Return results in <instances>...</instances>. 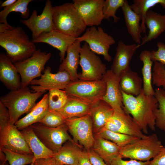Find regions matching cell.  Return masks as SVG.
Listing matches in <instances>:
<instances>
[{
	"mask_svg": "<svg viewBox=\"0 0 165 165\" xmlns=\"http://www.w3.org/2000/svg\"><path fill=\"white\" fill-rule=\"evenodd\" d=\"M120 90L125 112L132 115L133 120L143 133L148 134V128L155 131L154 112L158 108V103L155 96L146 95L143 88L136 97L126 94Z\"/></svg>",
	"mask_w": 165,
	"mask_h": 165,
	"instance_id": "6da1fadb",
	"label": "cell"
},
{
	"mask_svg": "<svg viewBox=\"0 0 165 165\" xmlns=\"http://www.w3.org/2000/svg\"><path fill=\"white\" fill-rule=\"evenodd\" d=\"M0 46L13 63L30 57L37 50L35 43L20 26H12L0 32Z\"/></svg>",
	"mask_w": 165,
	"mask_h": 165,
	"instance_id": "7a4b0ae2",
	"label": "cell"
},
{
	"mask_svg": "<svg viewBox=\"0 0 165 165\" xmlns=\"http://www.w3.org/2000/svg\"><path fill=\"white\" fill-rule=\"evenodd\" d=\"M45 92L32 93L28 86L21 87L1 96L0 102L7 109L10 122L15 124L21 116L31 111L37 100Z\"/></svg>",
	"mask_w": 165,
	"mask_h": 165,
	"instance_id": "3957f363",
	"label": "cell"
},
{
	"mask_svg": "<svg viewBox=\"0 0 165 165\" xmlns=\"http://www.w3.org/2000/svg\"><path fill=\"white\" fill-rule=\"evenodd\" d=\"M53 19L54 30L76 38L86 27L72 3L53 7Z\"/></svg>",
	"mask_w": 165,
	"mask_h": 165,
	"instance_id": "277c9868",
	"label": "cell"
},
{
	"mask_svg": "<svg viewBox=\"0 0 165 165\" xmlns=\"http://www.w3.org/2000/svg\"><path fill=\"white\" fill-rule=\"evenodd\" d=\"M0 148L21 154H33L15 124L11 123L7 109L0 102Z\"/></svg>",
	"mask_w": 165,
	"mask_h": 165,
	"instance_id": "5b68a950",
	"label": "cell"
},
{
	"mask_svg": "<svg viewBox=\"0 0 165 165\" xmlns=\"http://www.w3.org/2000/svg\"><path fill=\"white\" fill-rule=\"evenodd\" d=\"M164 147L156 134H152L120 148L119 155L141 161H150L159 153Z\"/></svg>",
	"mask_w": 165,
	"mask_h": 165,
	"instance_id": "8992f818",
	"label": "cell"
},
{
	"mask_svg": "<svg viewBox=\"0 0 165 165\" xmlns=\"http://www.w3.org/2000/svg\"><path fill=\"white\" fill-rule=\"evenodd\" d=\"M68 96L80 98L93 105L102 100L106 90L102 79L98 81L79 80L71 83L64 90Z\"/></svg>",
	"mask_w": 165,
	"mask_h": 165,
	"instance_id": "52a82bcc",
	"label": "cell"
},
{
	"mask_svg": "<svg viewBox=\"0 0 165 165\" xmlns=\"http://www.w3.org/2000/svg\"><path fill=\"white\" fill-rule=\"evenodd\" d=\"M52 56L50 53L37 50L30 57L14 63L21 78V87L27 86L35 78L41 76L44 67Z\"/></svg>",
	"mask_w": 165,
	"mask_h": 165,
	"instance_id": "ba28073f",
	"label": "cell"
},
{
	"mask_svg": "<svg viewBox=\"0 0 165 165\" xmlns=\"http://www.w3.org/2000/svg\"><path fill=\"white\" fill-rule=\"evenodd\" d=\"M79 64L82 71L78 74L79 80L98 81L102 79L107 71L106 65L86 42L81 46Z\"/></svg>",
	"mask_w": 165,
	"mask_h": 165,
	"instance_id": "9c48e42d",
	"label": "cell"
},
{
	"mask_svg": "<svg viewBox=\"0 0 165 165\" xmlns=\"http://www.w3.org/2000/svg\"><path fill=\"white\" fill-rule=\"evenodd\" d=\"M30 126L44 145L54 153L57 152L63 144L68 141L81 146L76 143L68 134V129L65 124L52 128L38 122Z\"/></svg>",
	"mask_w": 165,
	"mask_h": 165,
	"instance_id": "30bf717a",
	"label": "cell"
},
{
	"mask_svg": "<svg viewBox=\"0 0 165 165\" xmlns=\"http://www.w3.org/2000/svg\"><path fill=\"white\" fill-rule=\"evenodd\" d=\"M65 124L77 144L87 151L93 147L94 142L93 123L90 115L65 119Z\"/></svg>",
	"mask_w": 165,
	"mask_h": 165,
	"instance_id": "8fae6325",
	"label": "cell"
},
{
	"mask_svg": "<svg viewBox=\"0 0 165 165\" xmlns=\"http://www.w3.org/2000/svg\"><path fill=\"white\" fill-rule=\"evenodd\" d=\"M77 39L81 42H85L93 52L103 56L104 59L108 62L112 60L109 50L111 46L115 44L116 41L113 37L105 32L101 27H99L97 28L93 26L88 28L82 35Z\"/></svg>",
	"mask_w": 165,
	"mask_h": 165,
	"instance_id": "7c38bea8",
	"label": "cell"
},
{
	"mask_svg": "<svg viewBox=\"0 0 165 165\" xmlns=\"http://www.w3.org/2000/svg\"><path fill=\"white\" fill-rule=\"evenodd\" d=\"M51 70L50 67H47L40 79H34L31 82V87L34 92H46L53 89L64 90L73 82L70 75L66 71L53 73Z\"/></svg>",
	"mask_w": 165,
	"mask_h": 165,
	"instance_id": "4fadbf2b",
	"label": "cell"
},
{
	"mask_svg": "<svg viewBox=\"0 0 165 165\" xmlns=\"http://www.w3.org/2000/svg\"><path fill=\"white\" fill-rule=\"evenodd\" d=\"M53 8L51 1L48 0L40 15H37V11L35 9L29 18L20 20V22L26 25L32 32V39L37 38L43 33L50 32L54 30Z\"/></svg>",
	"mask_w": 165,
	"mask_h": 165,
	"instance_id": "5bb4252c",
	"label": "cell"
},
{
	"mask_svg": "<svg viewBox=\"0 0 165 165\" xmlns=\"http://www.w3.org/2000/svg\"><path fill=\"white\" fill-rule=\"evenodd\" d=\"M73 4L87 26H99L104 19V0H74Z\"/></svg>",
	"mask_w": 165,
	"mask_h": 165,
	"instance_id": "9a60e30c",
	"label": "cell"
},
{
	"mask_svg": "<svg viewBox=\"0 0 165 165\" xmlns=\"http://www.w3.org/2000/svg\"><path fill=\"white\" fill-rule=\"evenodd\" d=\"M103 128L139 138L147 136L143 133L130 115L124 110L120 113L114 112Z\"/></svg>",
	"mask_w": 165,
	"mask_h": 165,
	"instance_id": "2e32d148",
	"label": "cell"
},
{
	"mask_svg": "<svg viewBox=\"0 0 165 165\" xmlns=\"http://www.w3.org/2000/svg\"><path fill=\"white\" fill-rule=\"evenodd\" d=\"M103 79L106 84V90L102 100L110 105L114 112H123L122 96L119 86L120 76L111 70H107Z\"/></svg>",
	"mask_w": 165,
	"mask_h": 165,
	"instance_id": "e0dca14e",
	"label": "cell"
},
{
	"mask_svg": "<svg viewBox=\"0 0 165 165\" xmlns=\"http://www.w3.org/2000/svg\"><path fill=\"white\" fill-rule=\"evenodd\" d=\"M77 38L53 30L50 32L43 33L31 40L35 43L48 44L58 50L60 51V61L62 62L65 59L68 48L76 41Z\"/></svg>",
	"mask_w": 165,
	"mask_h": 165,
	"instance_id": "ac0fdd59",
	"label": "cell"
},
{
	"mask_svg": "<svg viewBox=\"0 0 165 165\" xmlns=\"http://www.w3.org/2000/svg\"><path fill=\"white\" fill-rule=\"evenodd\" d=\"M138 48V45L135 44L127 45L122 41H119L110 69L111 71L116 75L120 76L122 73L130 68V61Z\"/></svg>",
	"mask_w": 165,
	"mask_h": 165,
	"instance_id": "d6986e66",
	"label": "cell"
},
{
	"mask_svg": "<svg viewBox=\"0 0 165 165\" xmlns=\"http://www.w3.org/2000/svg\"><path fill=\"white\" fill-rule=\"evenodd\" d=\"M17 70L6 54L0 53V80L11 90L21 87V82Z\"/></svg>",
	"mask_w": 165,
	"mask_h": 165,
	"instance_id": "ffe728a7",
	"label": "cell"
},
{
	"mask_svg": "<svg viewBox=\"0 0 165 165\" xmlns=\"http://www.w3.org/2000/svg\"><path fill=\"white\" fill-rule=\"evenodd\" d=\"M145 23L148 29V32L142 38L140 44L138 45L139 47L156 39L165 31V14L162 15L149 9L145 14Z\"/></svg>",
	"mask_w": 165,
	"mask_h": 165,
	"instance_id": "44dd1931",
	"label": "cell"
},
{
	"mask_svg": "<svg viewBox=\"0 0 165 165\" xmlns=\"http://www.w3.org/2000/svg\"><path fill=\"white\" fill-rule=\"evenodd\" d=\"M81 42L77 39L68 48L67 56L60 65L59 70L68 72L73 82L79 80L77 70L79 64Z\"/></svg>",
	"mask_w": 165,
	"mask_h": 165,
	"instance_id": "7402d4cb",
	"label": "cell"
},
{
	"mask_svg": "<svg viewBox=\"0 0 165 165\" xmlns=\"http://www.w3.org/2000/svg\"><path fill=\"white\" fill-rule=\"evenodd\" d=\"M49 94L44 95L43 97L36 104L31 111L24 117L18 120L15 124L20 130L39 122L49 110Z\"/></svg>",
	"mask_w": 165,
	"mask_h": 165,
	"instance_id": "603a6c76",
	"label": "cell"
},
{
	"mask_svg": "<svg viewBox=\"0 0 165 165\" xmlns=\"http://www.w3.org/2000/svg\"><path fill=\"white\" fill-rule=\"evenodd\" d=\"M20 131L34 155L33 162L38 159L53 157L55 153L44 145L30 126Z\"/></svg>",
	"mask_w": 165,
	"mask_h": 165,
	"instance_id": "cb8c5ba5",
	"label": "cell"
},
{
	"mask_svg": "<svg viewBox=\"0 0 165 165\" xmlns=\"http://www.w3.org/2000/svg\"><path fill=\"white\" fill-rule=\"evenodd\" d=\"M92 105L78 98L68 95L64 106L57 112L65 119L90 114Z\"/></svg>",
	"mask_w": 165,
	"mask_h": 165,
	"instance_id": "d4e9b609",
	"label": "cell"
},
{
	"mask_svg": "<svg viewBox=\"0 0 165 165\" xmlns=\"http://www.w3.org/2000/svg\"><path fill=\"white\" fill-rule=\"evenodd\" d=\"M114 112L112 107L102 100L92 105L89 115L92 119L93 132L95 134L104 127Z\"/></svg>",
	"mask_w": 165,
	"mask_h": 165,
	"instance_id": "484cf974",
	"label": "cell"
},
{
	"mask_svg": "<svg viewBox=\"0 0 165 165\" xmlns=\"http://www.w3.org/2000/svg\"><path fill=\"white\" fill-rule=\"evenodd\" d=\"M121 8L128 32L133 40L139 45L141 42L142 32L140 24L141 17L132 9L127 1L125 0Z\"/></svg>",
	"mask_w": 165,
	"mask_h": 165,
	"instance_id": "4316f807",
	"label": "cell"
},
{
	"mask_svg": "<svg viewBox=\"0 0 165 165\" xmlns=\"http://www.w3.org/2000/svg\"><path fill=\"white\" fill-rule=\"evenodd\" d=\"M81 146L66 142L53 156L57 165H77L82 150Z\"/></svg>",
	"mask_w": 165,
	"mask_h": 165,
	"instance_id": "83f0119b",
	"label": "cell"
},
{
	"mask_svg": "<svg viewBox=\"0 0 165 165\" xmlns=\"http://www.w3.org/2000/svg\"><path fill=\"white\" fill-rule=\"evenodd\" d=\"M94 142L92 148L108 165L119 155L120 148L113 142L94 135Z\"/></svg>",
	"mask_w": 165,
	"mask_h": 165,
	"instance_id": "f1b7e54d",
	"label": "cell"
},
{
	"mask_svg": "<svg viewBox=\"0 0 165 165\" xmlns=\"http://www.w3.org/2000/svg\"><path fill=\"white\" fill-rule=\"evenodd\" d=\"M142 85V79L136 72L132 71L130 68L120 76V88L128 95L138 96L143 88Z\"/></svg>",
	"mask_w": 165,
	"mask_h": 165,
	"instance_id": "f546056e",
	"label": "cell"
},
{
	"mask_svg": "<svg viewBox=\"0 0 165 165\" xmlns=\"http://www.w3.org/2000/svg\"><path fill=\"white\" fill-rule=\"evenodd\" d=\"M139 57L143 63L141 72L143 76V90L144 93L146 95L154 96L155 90L152 84V68L153 62L151 59V52L148 50H144L141 53Z\"/></svg>",
	"mask_w": 165,
	"mask_h": 165,
	"instance_id": "4dcf8cb0",
	"label": "cell"
},
{
	"mask_svg": "<svg viewBox=\"0 0 165 165\" xmlns=\"http://www.w3.org/2000/svg\"><path fill=\"white\" fill-rule=\"evenodd\" d=\"M32 0H18L13 4L4 7L0 12V23L7 26H10L8 24L7 18L8 15L12 12H19L21 17L24 19H27L29 16V10L28 7V4Z\"/></svg>",
	"mask_w": 165,
	"mask_h": 165,
	"instance_id": "1f68e13d",
	"label": "cell"
},
{
	"mask_svg": "<svg viewBox=\"0 0 165 165\" xmlns=\"http://www.w3.org/2000/svg\"><path fill=\"white\" fill-rule=\"evenodd\" d=\"M94 135L109 140L120 148L140 139L137 137L114 132L104 128H102Z\"/></svg>",
	"mask_w": 165,
	"mask_h": 165,
	"instance_id": "d6a6232c",
	"label": "cell"
},
{
	"mask_svg": "<svg viewBox=\"0 0 165 165\" xmlns=\"http://www.w3.org/2000/svg\"><path fill=\"white\" fill-rule=\"evenodd\" d=\"M154 96L158 103V108L154 112L156 126L165 132V90L159 88L156 89Z\"/></svg>",
	"mask_w": 165,
	"mask_h": 165,
	"instance_id": "836d02e7",
	"label": "cell"
},
{
	"mask_svg": "<svg viewBox=\"0 0 165 165\" xmlns=\"http://www.w3.org/2000/svg\"><path fill=\"white\" fill-rule=\"evenodd\" d=\"M49 111L58 112L67 103L68 95L65 90L53 89L49 90Z\"/></svg>",
	"mask_w": 165,
	"mask_h": 165,
	"instance_id": "e575fe53",
	"label": "cell"
},
{
	"mask_svg": "<svg viewBox=\"0 0 165 165\" xmlns=\"http://www.w3.org/2000/svg\"><path fill=\"white\" fill-rule=\"evenodd\" d=\"M0 150L5 154L9 165H27L34 161L33 154H19L3 148H0Z\"/></svg>",
	"mask_w": 165,
	"mask_h": 165,
	"instance_id": "d590c367",
	"label": "cell"
},
{
	"mask_svg": "<svg viewBox=\"0 0 165 165\" xmlns=\"http://www.w3.org/2000/svg\"><path fill=\"white\" fill-rule=\"evenodd\" d=\"M125 0H106L105 1L103 8L104 19L108 20L112 17L114 23H117L120 18L116 15L117 10L123 6Z\"/></svg>",
	"mask_w": 165,
	"mask_h": 165,
	"instance_id": "8d00e7d4",
	"label": "cell"
},
{
	"mask_svg": "<svg viewBox=\"0 0 165 165\" xmlns=\"http://www.w3.org/2000/svg\"><path fill=\"white\" fill-rule=\"evenodd\" d=\"M65 119L57 112L48 110L39 123L50 127H56L65 124Z\"/></svg>",
	"mask_w": 165,
	"mask_h": 165,
	"instance_id": "74e56055",
	"label": "cell"
},
{
	"mask_svg": "<svg viewBox=\"0 0 165 165\" xmlns=\"http://www.w3.org/2000/svg\"><path fill=\"white\" fill-rule=\"evenodd\" d=\"M152 82L157 87L162 86L165 90V65L157 61L154 62Z\"/></svg>",
	"mask_w": 165,
	"mask_h": 165,
	"instance_id": "f35d334b",
	"label": "cell"
},
{
	"mask_svg": "<svg viewBox=\"0 0 165 165\" xmlns=\"http://www.w3.org/2000/svg\"><path fill=\"white\" fill-rule=\"evenodd\" d=\"M158 50L151 52V57L154 62H158L165 65V44L162 42H157Z\"/></svg>",
	"mask_w": 165,
	"mask_h": 165,
	"instance_id": "ab89813d",
	"label": "cell"
},
{
	"mask_svg": "<svg viewBox=\"0 0 165 165\" xmlns=\"http://www.w3.org/2000/svg\"><path fill=\"white\" fill-rule=\"evenodd\" d=\"M150 161H141L130 159L125 160L119 155L112 161L110 165H149Z\"/></svg>",
	"mask_w": 165,
	"mask_h": 165,
	"instance_id": "60d3db41",
	"label": "cell"
},
{
	"mask_svg": "<svg viewBox=\"0 0 165 165\" xmlns=\"http://www.w3.org/2000/svg\"><path fill=\"white\" fill-rule=\"evenodd\" d=\"M92 165H108L92 148L87 151Z\"/></svg>",
	"mask_w": 165,
	"mask_h": 165,
	"instance_id": "b9f144b4",
	"label": "cell"
},
{
	"mask_svg": "<svg viewBox=\"0 0 165 165\" xmlns=\"http://www.w3.org/2000/svg\"><path fill=\"white\" fill-rule=\"evenodd\" d=\"M149 165H165V146L156 156L150 161Z\"/></svg>",
	"mask_w": 165,
	"mask_h": 165,
	"instance_id": "7bdbcfd3",
	"label": "cell"
},
{
	"mask_svg": "<svg viewBox=\"0 0 165 165\" xmlns=\"http://www.w3.org/2000/svg\"><path fill=\"white\" fill-rule=\"evenodd\" d=\"M30 165H57L53 157L37 159Z\"/></svg>",
	"mask_w": 165,
	"mask_h": 165,
	"instance_id": "ee69618b",
	"label": "cell"
},
{
	"mask_svg": "<svg viewBox=\"0 0 165 165\" xmlns=\"http://www.w3.org/2000/svg\"><path fill=\"white\" fill-rule=\"evenodd\" d=\"M77 165H92L86 150L81 152Z\"/></svg>",
	"mask_w": 165,
	"mask_h": 165,
	"instance_id": "f6af8a7d",
	"label": "cell"
},
{
	"mask_svg": "<svg viewBox=\"0 0 165 165\" xmlns=\"http://www.w3.org/2000/svg\"><path fill=\"white\" fill-rule=\"evenodd\" d=\"M16 0H7L3 2L1 5V7H6L10 6L14 3Z\"/></svg>",
	"mask_w": 165,
	"mask_h": 165,
	"instance_id": "bcb514c9",
	"label": "cell"
},
{
	"mask_svg": "<svg viewBox=\"0 0 165 165\" xmlns=\"http://www.w3.org/2000/svg\"><path fill=\"white\" fill-rule=\"evenodd\" d=\"M0 165H9L7 162V161H5L4 162L0 163Z\"/></svg>",
	"mask_w": 165,
	"mask_h": 165,
	"instance_id": "7dc6e473",
	"label": "cell"
}]
</instances>
